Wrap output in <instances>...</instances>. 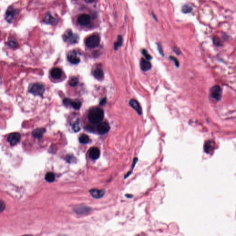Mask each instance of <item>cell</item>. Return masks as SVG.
<instances>
[{
	"label": "cell",
	"mask_w": 236,
	"mask_h": 236,
	"mask_svg": "<svg viewBox=\"0 0 236 236\" xmlns=\"http://www.w3.org/2000/svg\"><path fill=\"white\" fill-rule=\"evenodd\" d=\"M170 58L171 60H173L174 61L177 67H179V66H180V62H179V61H178V59L176 58L174 56H170Z\"/></svg>",
	"instance_id": "cell-33"
},
{
	"label": "cell",
	"mask_w": 236,
	"mask_h": 236,
	"mask_svg": "<svg viewBox=\"0 0 236 236\" xmlns=\"http://www.w3.org/2000/svg\"><path fill=\"white\" fill-rule=\"evenodd\" d=\"M174 51L177 55H180V52L178 48L176 47V46H174Z\"/></svg>",
	"instance_id": "cell-36"
},
{
	"label": "cell",
	"mask_w": 236,
	"mask_h": 236,
	"mask_svg": "<svg viewBox=\"0 0 236 236\" xmlns=\"http://www.w3.org/2000/svg\"><path fill=\"white\" fill-rule=\"evenodd\" d=\"M63 39L65 41L74 44L78 42L79 36L77 34L73 33L71 30H67L64 34Z\"/></svg>",
	"instance_id": "cell-4"
},
{
	"label": "cell",
	"mask_w": 236,
	"mask_h": 236,
	"mask_svg": "<svg viewBox=\"0 0 236 236\" xmlns=\"http://www.w3.org/2000/svg\"><path fill=\"white\" fill-rule=\"evenodd\" d=\"M126 196H127V198H131V197H132V195H131L127 194V195H126Z\"/></svg>",
	"instance_id": "cell-38"
},
{
	"label": "cell",
	"mask_w": 236,
	"mask_h": 236,
	"mask_svg": "<svg viewBox=\"0 0 236 236\" xmlns=\"http://www.w3.org/2000/svg\"><path fill=\"white\" fill-rule=\"evenodd\" d=\"M94 77L98 80L101 81L104 78V73L103 70L99 68H97L93 72Z\"/></svg>",
	"instance_id": "cell-19"
},
{
	"label": "cell",
	"mask_w": 236,
	"mask_h": 236,
	"mask_svg": "<svg viewBox=\"0 0 236 236\" xmlns=\"http://www.w3.org/2000/svg\"><path fill=\"white\" fill-rule=\"evenodd\" d=\"M92 211V208L86 206H77L74 208V211L77 214H86Z\"/></svg>",
	"instance_id": "cell-9"
},
{
	"label": "cell",
	"mask_w": 236,
	"mask_h": 236,
	"mask_svg": "<svg viewBox=\"0 0 236 236\" xmlns=\"http://www.w3.org/2000/svg\"><path fill=\"white\" fill-rule=\"evenodd\" d=\"M100 42L99 36L96 35H92L89 36L86 39V45L89 48H96L99 45Z\"/></svg>",
	"instance_id": "cell-3"
},
{
	"label": "cell",
	"mask_w": 236,
	"mask_h": 236,
	"mask_svg": "<svg viewBox=\"0 0 236 236\" xmlns=\"http://www.w3.org/2000/svg\"><path fill=\"white\" fill-rule=\"evenodd\" d=\"M104 111L99 107H93L89 112V120L92 124H99L101 123L104 119Z\"/></svg>",
	"instance_id": "cell-1"
},
{
	"label": "cell",
	"mask_w": 236,
	"mask_h": 236,
	"mask_svg": "<svg viewBox=\"0 0 236 236\" xmlns=\"http://www.w3.org/2000/svg\"><path fill=\"white\" fill-rule=\"evenodd\" d=\"M44 21L47 24L55 25L58 23L59 20L56 16H53L51 13H48L44 18Z\"/></svg>",
	"instance_id": "cell-11"
},
{
	"label": "cell",
	"mask_w": 236,
	"mask_h": 236,
	"mask_svg": "<svg viewBox=\"0 0 236 236\" xmlns=\"http://www.w3.org/2000/svg\"><path fill=\"white\" fill-rule=\"evenodd\" d=\"M21 139V135L18 132H14L9 134L7 141L12 146L16 145L19 143Z\"/></svg>",
	"instance_id": "cell-7"
},
{
	"label": "cell",
	"mask_w": 236,
	"mask_h": 236,
	"mask_svg": "<svg viewBox=\"0 0 236 236\" xmlns=\"http://www.w3.org/2000/svg\"><path fill=\"white\" fill-rule=\"evenodd\" d=\"M80 143L82 144H86L89 142V137L86 134H83L79 138Z\"/></svg>",
	"instance_id": "cell-24"
},
{
	"label": "cell",
	"mask_w": 236,
	"mask_h": 236,
	"mask_svg": "<svg viewBox=\"0 0 236 236\" xmlns=\"http://www.w3.org/2000/svg\"><path fill=\"white\" fill-rule=\"evenodd\" d=\"M68 60L71 63L77 64L80 62V58L77 55V53L75 50L71 51L68 54Z\"/></svg>",
	"instance_id": "cell-8"
},
{
	"label": "cell",
	"mask_w": 236,
	"mask_h": 236,
	"mask_svg": "<svg viewBox=\"0 0 236 236\" xmlns=\"http://www.w3.org/2000/svg\"><path fill=\"white\" fill-rule=\"evenodd\" d=\"M45 87L39 83H36L31 84L29 87V92L35 96H43L44 92Z\"/></svg>",
	"instance_id": "cell-2"
},
{
	"label": "cell",
	"mask_w": 236,
	"mask_h": 236,
	"mask_svg": "<svg viewBox=\"0 0 236 236\" xmlns=\"http://www.w3.org/2000/svg\"><path fill=\"white\" fill-rule=\"evenodd\" d=\"M214 148V144L211 141H207L206 142L204 146V149L206 153H209L213 150Z\"/></svg>",
	"instance_id": "cell-20"
},
{
	"label": "cell",
	"mask_w": 236,
	"mask_h": 236,
	"mask_svg": "<svg viewBox=\"0 0 236 236\" xmlns=\"http://www.w3.org/2000/svg\"><path fill=\"white\" fill-rule=\"evenodd\" d=\"M8 45L11 48H15L18 46V43L15 39H11L8 42Z\"/></svg>",
	"instance_id": "cell-28"
},
{
	"label": "cell",
	"mask_w": 236,
	"mask_h": 236,
	"mask_svg": "<svg viewBox=\"0 0 236 236\" xmlns=\"http://www.w3.org/2000/svg\"><path fill=\"white\" fill-rule=\"evenodd\" d=\"M51 75L53 78L58 80L61 78L62 74V70L58 68H55L52 69L51 71Z\"/></svg>",
	"instance_id": "cell-18"
},
{
	"label": "cell",
	"mask_w": 236,
	"mask_h": 236,
	"mask_svg": "<svg viewBox=\"0 0 236 236\" xmlns=\"http://www.w3.org/2000/svg\"><path fill=\"white\" fill-rule=\"evenodd\" d=\"M157 46H158V49L159 52H160V54H161L162 56H163V50L162 49V46H161V45H159V44H157Z\"/></svg>",
	"instance_id": "cell-35"
},
{
	"label": "cell",
	"mask_w": 236,
	"mask_h": 236,
	"mask_svg": "<svg viewBox=\"0 0 236 236\" xmlns=\"http://www.w3.org/2000/svg\"><path fill=\"white\" fill-rule=\"evenodd\" d=\"M106 102H107L106 98H103V99H102L101 100V101L100 103V105H104V104H105L106 103Z\"/></svg>",
	"instance_id": "cell-37"
},
{
	"label": "cell",
	"mask_w": 236,
	"mask_h": 236,
	"mask_svg": "<svg viewBox=\"0 0 236 236\" xmlns=\"http://www.w3.org/2000/svg\"><path fill=\"white\" fill-rule=\"evenodd\" d=\"M68 83L71 86H76L78 83V78L76 77H71L69 80Z\"/></svg>",
	"instance_id": "cell-22"
},
{
	"label": "cell",
	"mask_w": 236,
	"mask_h": 236,
	"mask_svg": "<svg viewBox=\"0 0 236 236\" xmlns=\"http://www.w3.org/2000/svg\"><path fill=\"white\" fill-rule=\"evenodd\" d=\"M90 17L87 14H83L80 15L77 19V22L82 26H86L89 25L90 22Z\"/></svg>",
	"instance_id": "cell-12"
},
{
	"label": "cell",
	"mask_w": 236,
	"mask_h": 236,
	"mask_svg": "<svg viewBox=\"0 0 236 236\" xmlns=\"http://www.w3.org/2000/svg\"><path fill=\"white\" fill-rule=\"evenodd\" d=\"M129 104L134 110L137 111V112L138 113V114H139V115L142 114V108H141V107L140 106V104L138 103V101L135 99H132L130 100Z\"/></svg>",
	"instance_id": "cell-15"
},
{
	"label": "cell",
	"mask_w": 236,
	"mask_h": 236,
	"mask_svg": "<svg viewBox=\"0 0 236 236\" xmlns=\"http://www.w3.org/2000/svg\"><path fill=\"white\" fill-rule=\"evenodd\" d=\"M73 129L75 132H77L80 131V124H79L78 121H76L74 123L73 125Z\"/></svg>",
	"instance_id": "cell-29"
},
{
	"label": "cell",
	"mask_w": 236,
	"mask_h": 236,
	"mask_svg": "<svg viewBox=\"0 0 236 236\" xmlns=\"http://www.w3.org/2000/svg\"><path fill=\"white\" fill-rule=\"evenodd\" d=\"M45 178L46 180L50 183L55 181V179H56L55 174L52 172H49V173H47L46 175Z\"/></svg>",
	"instance_id": "cell-21"
},
{
	"label": "cell",
	"mask_w": 236,
	"mask_h": 236,
	"mask_svg": "<svg viewBox=\"0 0 236 236\" xmlns=\"http://www.w3.org/2000/svg\"><path fill=\"white\" fill-rule=\"evenodd\" d=\"M22 236H33L32 235H31V234H26V235H23Z\"/></svg>",
	"instance_id": "cell-39"
},
{
	"label": "cell",
	"mask_w": 236,
	"mask_h": 236,
	"mask_svg": "<svg viewBox=\"0 0 236 236\" xmlns=\"http://www.w3.org/2000/svg\"><path fill=\"white\" fill-rule=\"evenodd\" d=\"M71 102H72V100H71L69 98H65L63 100L64 104L66 106H71Z\"/></svg>",
	"instance_id": "cell-32"
},
{
	"label": "cell",
	"mask_w": 236,
	"mask_h": 236,
	"mask_svg": "<svg viewBox=\"0 0 236 236\" xmlns=\"http://www.w3.org/2000/svg\"><path fill=\"white\" fill-rule=\"evenodd\" d=\"M46 132V130L44 128H38L33 130L32 132L33 137L38 139H41L43 137L44 133Z\"/></svg>",
	"instance_id": "cell-16"
},
{
	"label": "cell",
	"mask_w": 236,
	"mask_h": 236,
	"mask_svg": "<svg viewBox=\"0 0 236 236\" xmlns=\"http://www.w3.org/2000/svg\"><path fill=\"white\" fill-rule=\"evenodd\" d=\"M71 106L73 107L74 109L77 110V109H79L80 108L81 106V102L80 101L78 100H76L74 101H72Z\"/></svg>",
	"instance_id": "cell-25"
},
{
	"label": "cell",
	"mask_w": 236,
	"mask_h": 236,
	"mask_svg": "<svg viewBox=\"0 0 236 236\" xmlns=\"http://www.w3.org/2000/svg\"><path fill=\"white\" fill-rule=\"evenodd\" d=\"M142 53H143V55L146 58V60H148V61H150V60H151L152 59V57L150 56V55H149V54L148 53V51H147V50H145V49H144L142 51Z\"/></svg>",
	"instance_id": "cell-30"
},
{
	"label": "cell",
	"mask_w": 236,
	"mask_h": 236,
	"mask_svg": "<svg viewBox=\"0 0 236 236\" xmlns=\"http://www.w3.org/2000/svg\"><path fill=\"white\" fill-rule=\"evenodd\" d=\"M0 206H1V211L2 212L3 210H4L5 208V204H4V202H3L2 201H1V204H0Z\"/></svg>",
	"instance_id": "cell-34"
},
{
	"label": "cell",
	"mask_w": 236,
	"mask_h": 236,
	"mask_svg": "<svg viewBox=\"0 0 236 236\" xmlns=\"http://www.w3.org/2000/svg\"><path fill=\"white\" fill-rule=\"evenodd\" d=\"M18 10L13 7H10L6 12V20L8 23H12L16 15L18 14Z\"/></svg>",
	"instance_id": "cell-6"
},
{
	"label": "cell",
	"mask_w": 236,
	"mask_h": 236,
	"mask_svg": "<svg viewBox=\"0 0 236 236\" xmlns=\"http://www.w3.org/2000/svg\"><path fill=\"white\" fill-rule=\"evenodd\" d=\"M89 192L93 198L96 199H99L102 198L105 193V192L104 190L96 189H90Z\"/></svg>",
	"instance_id": "cell-13"
},
{
	"label": "cell",
	"mask_w": 236,
	"mask_h": 236,
	"mask_svg": "<svg viewBox=\"0 0 236 236\" xmlns=\"http://www.w3.org/2000/svg\"><path fill=\"white\" fill-rule=\"evenodd\" d=\"M210 95L211 97L216 101H219L222 97V90L221 88L219 86L212 87L210 90Z\"/></svg>",
	"instance_id": "cell-5"
},
{
	"label": "cell",
	"mask_w": 236,
	"mask_h": 236,
	"mask_svg": "<svg viewBox=\"0 0 236 236\" xmlns=\"http://www.w3.org/2000/svg\"><path fill=\"white\" fill-rule=\"evenodd\" d=\"M140 68L144 71H148L151 68L152 65L149 61L142 58L140 62Z\"/></svg>",
	"instance_id": "cell-14"
},
{
	"label": "cell",
	"mask_w": 236,
	"mask_h": 236,
	"mask_svg": "<svg viewBox=\"0 0 236 236\" xmlns=\"http://www.w3.org/2000/svg\"><path fill=\"white\" fill-rule=\"evenodd\" d=\"M66 161L69 163H72L74 162L75 161H76V160L74 156L69 155L66 157Z\"/></svg>",
	"instance_id": "cell-31"
},
{
	"label": "cell",
	"mask_w": 236,
	"mask_h": 236,
	"mask_svg": "<svg viewBox=\"0 0 236 236\" xmlns=\"http://www.w3.org/2000/svg\"><path fill=\"white\" fill-rule=\"evenodd\" d=\"M110 128V126L107 123L101 122L97 126V130L100 134L104 135L109 132Z\"/></svg>",
	"instance_id": "cell-10"
},
{
	"label": "cell",
	"mask_w": 236,
	"mask_h": 236,
	"mask_svg": "<svg viewBox=\"0 0 236 236\" xmlns=\"http://www.w3.org/2000/svg\"><path fill=\"white\" fill-rule=\"evenodd\" d=\"M213 43L217 46H221L222 45L221 40L218 37H214L213 38Z\"/></svg>",
	"instance_id": "cell-27"
},
{
	"label": "cell",
	"mask_w": 236,
	"mask_h": 236,
	"mask_svg": "<svg viewBox=\"0 0 236 236\" xmlns=\"http://www.w3.org/2000/svg\"><path fill=\"white\" fill-rule=\"evenodd\" d=\"M192 10V7L189 5H187V4L183 5L182 8V11L183 13H185V14L191 13Z\"/></svg>",
	"instance_id": "cell-26"
},
{
	"label": "cell",
	"mask_w": 236,
	"mask_h": 236,
	"mask_svg": "<svg viewBox=\"0 0 236 236\" xmlns=\"http://www.w3.org/2000/svg\"><path fill=\"white\" fill-rule=\"evenodd\" d=\"M123 38L121 36H119L117 38V40L114 44V49L115 50H117L118 48H119L123 44Z\"/></svg>",
	"instance_id": "cell-23"
},
{
	"label": "cell",
	"mask_w": 236,
	"mask_h": 236,
	"mask_svg": "<svg viewBox=\"0 0 236 236\" xmlns=\"http://www.w3.org/2000/svg\"><path fill=\"white\" fill-rule=\"evenodd\" d=\"M100 156V151L96 147L93 148L90 150L89 153V157L92 160H97Z\"/></svg>",
	"instance_id": "cell-17"
}]
</instances>
